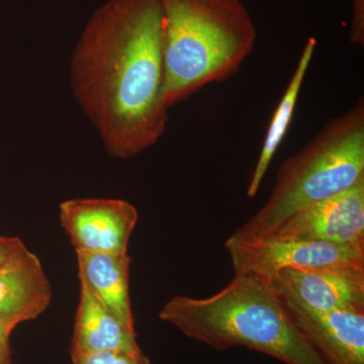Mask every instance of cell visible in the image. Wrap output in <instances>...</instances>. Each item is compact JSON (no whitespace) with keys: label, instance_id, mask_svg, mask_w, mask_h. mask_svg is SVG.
Returning a JSON list of instances; mask_svg holds the SVG:
<instances>
[{"label":"cell","instance_id":"5","mask_svg":"<svg viewBox=\"0 0 364 364\" xmlns=\"http://www.w3.org/2000/svg\"><path fill=\"white\" fill-rule=\"evenodd\" d=\"M235 274L272 282L284 269H316L337 265H364V248L324 241L291 240L272 237L238 238L225 242Z\"/></svg>","mask_w":364,"mask_h":364},{"label":"cell","instance_id":"9","mask_svg":"<svg viewBox=\"0 0 364 364\" xmlns=\"http://www.w3.org/2000/svg\"><path fill=\"white\" fill-rule=\"evenodd\" d=\"M282 299L325 364H364V311L315 312Z\"/></svg>","mask_w":364,"mask_h":364},{"label":"cell","instance_id":"17","mask_svg":"<svg viewBox=\"0 0 364 364\" xmlns=\"http://www.w3.org/2000/svg\"><path fill=\"white\" fill-rule=\"evenodd\" d=\"M13 328L0 322V364H11V338Z\"/></svg>","mask_w":364,"mask_h":364},{"label":"cell","instance_id":"12","mask_svg":"<svg viewBox=\"0 0 364 364\" xmlns=\"http://www.w3.org/2000/svg\"><path fill=\"white\" fill-rule=\"evenodd\" d=\"M76 256L80 282L122 322L135 327L129 289L130 256L85 251H76Z\"/></svg>","mask_w":364,"mask_h":364},{"label":"cell","instance_id":"16","mask_svg":"<svg viewBox=\"0 0 364 364\" xmlns=\"http://www.w3.org/2000/svg\"><path fill=\"white\" fill-rule=\"evenodd\" d=\"M26 248L21 239L0 236V267Z\"/></svg>","mask_w":364,"mask_h":364},{"label":"cell","instance_id":"1","mask_svg":"<svg viewBox=\"0 0 364 364\" xmlns=\"http://www.w3.org/2000/svg\"><path fill=\"white\" fill-rule=\"evenodd\" d=\"M73 97L109 156L130 159L166 131L161 0H109L74 48Z\"/></svg>","mask_w":364,"mask_h":364},{"label":"cell","instance_id":"2","mask_svg":"<svg viewBox=\"0 0 364 364\" xmlns=\"http://www.w3.org/2000/svg\"><path fill=\"white\" fill-rule=\"evenodd\" d=\"M159 318L218 350L243 346L286 364H325L272 282L253 275L235 274L208 298L174 296Z\"/></svg>","mask_w":364,"mask_h":364},{"label":"cell","instance_id":"15","mask_svg":"<svg viewBox=\"0 0 364 364\" xmlns=\"http://www.w3.org/2000/svg\"><path fill=\"white\" fill-rule=\"evenodd\" d=\"M350 42L364 47V0H351Z\"/></svg>","mask_w":364,"mask_h":364},{"label":"cell","instance_id":"14","mask_svg":"<svg viewBox=\"0 0 364 364\" xmlns=\"http://www.w3.org/2000/svg\"><path fill=\"white\" fill-rule=\"evenodd\" d=\"M72 364H151L142 351L136 353L123 351H100L71 356Z\"/></svg>","mask_w":364,"mask_h":364},{"label":"cell","instance_id":"10","mask_svg":"<svg viewBox=\"0 0 364 364\" xmlns=\"http://www.w3.org/2000/svg\"><path fill=\"white\" fill-rule=\"evenodd\" d=\"M52 289L36 254L23 249L0 267V322L16 327L44 313Z\"/></svg>","mask_w":364,"mask_h":364},{"label":"cell","instance_id":"8","mask_svg":"<svg viewBox=\"0 0 364 364\" xmlns=\"http://www.w3.org/2000/svg\"><path fill=\"white\" fill-rule=\"evenodd\" d=\"M264 237L364 248V179L339 195L299 210Z\"/></svg>","mask_w":364,"mask_h":364},{"label":"cell","instance_id":"6","mask_svg":"<svg viewBox=\"0 0 364 364\" xmlns=\"http://www.w3.org/2000/svg\"><path fill=\"white\" fill-rule=\"evenodd\" d=\"M60 222L75 251L127 254L138 222L132 203L114 198H75L59 205Z\"/></svg>","mask_w":364,"mask_h":364},{"label":"cell","instance_id":"11","mask_svg":"<svg viewBox=\"0 0 364 364\" xmlns=\"http://www.w3.org/2000/svg\"><path fill=\"white\" fill-rule=\"evenodd\" d=\"M100 351L142 350L136 342L135 327L122 322L80 282L71 356Z\"/></svg>","mask_w":364,"mask_h":364},{"label":"cell","instance_id":"13","mask_svg":"<svg viewBox=\"0 0 364 364\" xmlns=\"http://www.w3.org/2000/svg\"><path fill=\"white\" fill-rule=\"evenodd\" d=\"M316 47H317V40L315 38H310L301 51L293 76L273 114L272 122L263 141L259 157L249 182L247 193H246L249 198H252L257 195L261 183L269 168L270 163L289 131V124L291 123L296 104H298L299 93L303 87L306 72L312 62Z\"/></svg>","mask_w":364,"mask_h":364},{"label":"cell","instance_id":"7","mask_svg":"<svg viewBox=\"0 0 364 364\" xmlns=\"http://www.w3.org/2000/svg\"><path fill=\"white\" fill-rule=\"evenodd\" d=\"M270 282L282 299L306 310L364 311V265L284 269Z\"/></svg>","mask_w":364,"mask_h":364},{"label":"cell","instance_id":"3","mask_svg":"<svg viewBox=\"0 0 364 364\" xmlns=\"http://www.w3.org/2000/svg\"><path fill=\"white\" fill-rule=\"evenodd\" d=\"M164 98L177 105L240 70L257 31L242 0H161Z\"/></svg>","mask_w":364,"mask_h":364},{"label":"cell","instance_id":"4","mask_svg":"<svg viewBox=\"0 0 364 364\" xmlns=\"http://www.w3.org/2000/svg\"><path fill=\"white\" fill-rule=\"evenodd\" d=\"M364 179V102L333 117L305 147L287 158L265 205L233 234H272L291 215Z\"/></svg>","mask_w":364,"mask_h":364}]
</instances>
